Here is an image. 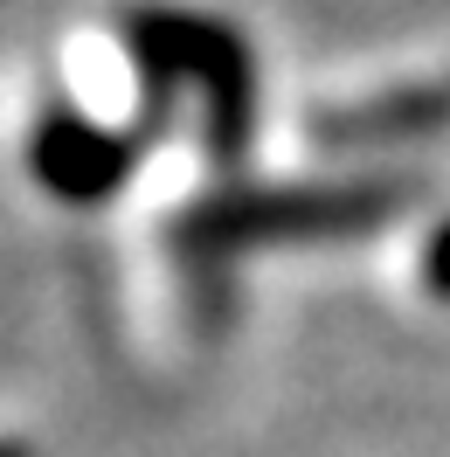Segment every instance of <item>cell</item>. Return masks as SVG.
I'll use <instances>...</instances> for the list:
<instances>
[{"mask_svg":"<svg viewBox=\"0 0 450 457\" xmlns=\"http://www.w3.org/2000/svg\"><path fill=\"white\" fill-rule=\"evenodd\" d=\"M0 457H35L29 444H14V436H0Z\"/></svg>","mask_w":450,"mask_h":457,"instance_id":"8992f818","label":"cell"},{"mask_svg":"<svg viewBox=\"0 0 450 457\" xmlns=\"http://www.w3.org/2000/svg\"><path fill=\"white\" fill-rule=\"evenodd\" d=\"M450 125V77L429 90H395L354 112H326L319 118V139L326 145H388V139H422V132H444Z\"/></svg>","mask_w":450,"mask_h":457,"instance_id":"277c9868","label":"cell"},{"mask_svg":"<svg viewBox=\"0 0 450 457\" xmlns=\"http://www.w3.org/2000/svg\"><path fill=\"white\" fill-rule=\"evenodd\" d=\"M409 208L395 180H326V187H263V195H215L180 222L195 250H256V243H312V236H354Z\"/></svg>","mask_w":450,"mask_h":457,"instance_id":"6da1fadb","label":"cell"},{"mask_svg":"<svg viewBox=\"0 0 450 457\" xmlns=\"http://www.w3.org/2000/svg\"><path fill=\"white\" fill-rule=\"evenodd\" d=\"M132 42L153 77H188L208 104V153L215 160H243L250 145V112H256V84H250V56L243 42L201 14H167L153 7L132 21Z\"/></svg>","mask_w":450,"mask_h":457,"instance_id":"7a4b0ae2","label":"cell"},{"mask_svg":"<svg viewBox=\"0 0 450 457\" xmlns=\"http://www.w3.org/2000/svg\"><path fill=\"white\" fill-rule=\"evenodd\" d=\"M416 278L450 305V222L429 228V243H422V257H416Z\"/></svg>","mask_w":450,"mask_h":457,"instance_id":"5b68a950","label":"cell"},{"mask_svg":"<svg viewBox=\"0 0 450 457\" xmlns=\"http://www.w3.org/2000/svg\"><path fill=\"white\" fill-rule=\"evenodd\" d=\"M132 160H139V132L97 125V118L70 112V104H49L35 118L29 167L56 201H104L132 173Z\"/></svg>","mask_w":450,"mask_h":457,"instance_id":"3957f363","label":"cell"}]
</instances>
